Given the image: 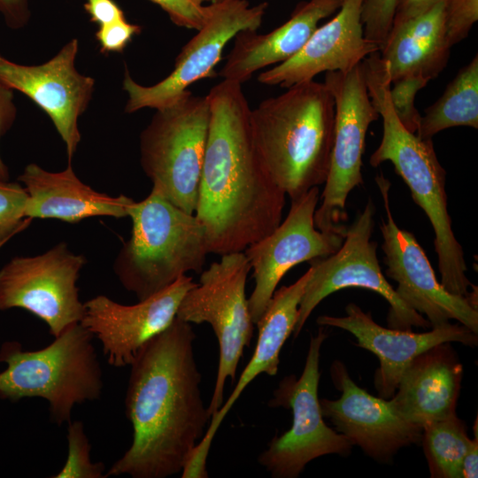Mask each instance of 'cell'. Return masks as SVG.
Instances as JSON below:
<instances>
[{"mask_svg":"<svg viewBox=\"0 0 478 478\" xmlns=\"http://www.w3.org/2000/svg\"><path fill=\"white\" fill-rule=\"evenodd\" d=\"M128 217L130 238L120 251L113 270L121 285L144 300L172 285L188 272L202 273L209 254L204 229L186 212L151 189L134 202Z\"/></svg>","mask_w":478,"mask_h":478,"instance_id":"obj_4","label":"cell"},{"mask_svg":"<svg viewBox=\"0 0 478 478\" xmlns=\"http://www.w3.org/2000/svg\"><path fill=\"white\" fill-rule=\"evenodd\" d=\"M343 2L309 0L299 4L290 18L271 32L240 31L218 75L243 84L257 71L289 59L308 42L319 22L339 10Z\"/></svg>","mask_w":478,"mask_h":478,"instance_id":"obj_23","label":"cell"},{"mask_svg":"<svg viewBox=\"0 0 478 478\" xmlns=\"http://www.w3.org/2000/svg\"><path fill=\"white\" fill-rule=\"evenodd\" d=\"M462 375L450 343L437 344L410 363L390 400L405 420L422 428L456 414Z\"/></svg>","mask_w":478,"mask_h":478,"instance_id":"obj_22","label":"cell"},{"mask_svg":"<svg viewBox=\"0 0 478 478\" xmlns=\"http://www.w3.org/2000/svg\"><path fill=\"white\" fill-rule=\"evenodd\" d=\"M330 374L342 394L336 400L320 399L321 412L352 445L386 462L401 448L420 443L422 428L405 420L390 399L358 387L342 362L332 364Z\"/></svg>","mask_w":478,"mask_h":478,"instance_id":"obj_18","label":"cell"},{"mask_svg":"<svg viewBox=\"0 0 478 478\" xmlns=\"http://www.w3.org/2000/svg\"><path fill=\"white\" fill-rule=\"evenodd\" d=\"M27 193L25 217L56 219L75 223L87 218L128 217L135 202L120 195L100 193L82 182L71 163L61 172H49L36 164L27 165L18 178Z\"/></svg>","mask_w":478,"mask_h":478,"instance_id":"obj_24","label":"cell"},{"mask_svg":"<svg viewBox=\"0 0 478 478\" xmlns=\"http://www.w3.org/2000/svg\"><path fill=\"white\" fill-rule=\"evenodd\" d=\"M140 33V26L123 19L99 27L96 38L102 53L122 52L133 37Z\"/></svg>","mask_w":478,"mask_h":478,"instance_id":"obj_34","label":"cell"},{"mask_svg":"<svg viewBox=\"0 0 478 478\" xmlns=\"http://www.w3.org/2000/svg\"><path fill=\"white\" fill-rule=\"evenodd\" d=\"M78 40L67 42L39 66L12 62L0 55V84L29 97L51 120L71 163L81 141L78 119L91 99L95 81L75 67Z\"/></svg>","mask_w":478,"mask_h":478,"instance_id":"obj_16","label":"cell"},{"mask_svg":"<svg viewBox=\"0 0 478 478\" xmlns=\"http://www.w3.org/2000/svg\"><path fill=\"white\" fill-rule=\"evenodd\" d=\"M445 4L441 0L427 12L392 26L380 50L391 82L412 74L430 81L446 66L451 47L444 33Z\"/></svg>","mask_w":478,"mask_h":478,"instance_id":"obj_25","label":"cell"},{"mask_svg":"<svg viewBox=\"0 0 478 478\" xmlns=\"http://www.w3.org/2000/svg\"><path fill=\"white\" fill-rule=\"evenodd\" d=\"M197 283L183 274L162 291L131 305L96 296L83 303L80 323L100 342L108 364L130 366L143 345L173 322L182 297Z\"/></svg>","mask_w":478,"mask_h":478,"instance_id":"obj_17","label":"cell"},{"mask_svg":"<svg viewBox=\"0 0 478 478\" xmlns=\"http://www.w3.org/2000/svg\"><path fill=\"white\" fill-rule=\"evenodd\" d=\"M324 84L335 101L334 142L314 224L320 231L333 232L346 228V200L363 183L366 135L380 115L368 96L362 62L346 72H326Z\"/></svg>","mask_w":478,"mask_h":478,"instance_id":"obj_11","label":"cell"},{"mask_svg":"<svg viewBox=\"0 0 478 478\" xmlns=\"http://www.w3.org/2000/svg\"><path fill=\"white\" fill-rule=\"evenodd\" d=\"M209 131L195 215L209 253L243 251L281 222L286 194L256 151L242 84L223 80L206 95Z\"/></svg>","mask_w":478,"mask_h":478,"instance_id":"obj_2","label":"cell"},{"mask_svg":"<svg viewBox=\"0 0 478 478\" xmlns=\"http://www.w3.org/2000/svg\"><path fill=\"white\" fill-rule=\"evenodd\" d=\"M250 263L243 253L221 255L202 271L199 282L182 297L176 318L188 323H208L219 343V364L213 393L207 406L212 417L222 405L224 388L235 382L239 361L251 342L254 326L245 294Z\"/></svg>","mask_w":478,"mask_h":478,"instance_id":"obj_8","label":"cell"},{"mask_svg":"<svg viewBox=\"0 0 478 478\" xmlns=\"http://www.w3.org/2000/svg\"><path fill=\"white\" fill-rule=\"evenodd\" d=\"M342 317L321 315L316 322L321 327H335L350 332L358 343L377 356L380 367L375 372L374 386L381 397L391 398L396 393L399 380L410 363L420 353L443 343L456 342L467 346H476L477 334L462 324H446L432 328L424 333L412 330L386 328L376 323L370 312L350 303Z\"/></svg>","mask_w":478,"mask_h":478,"instance_id":"obj_19","label":"cell"},{"mask_svg":"<svg viewBox=\"0 0 478 478\" xmlns=\"http://www.w3.org/2000/svg\"><path fill=\"white\" fill-rule=\"evenodd\" d=\"M16 117L13 91L0 84V138L10 129ZM0 180L9 181V171L0 156Z\"/></svg>","mask_w":478,"mask_h":478,"instance_id":"obj_36","label":"cell"},{"mask_svg":"<svg viewBox=\"0 0 478 478\" xmlns=\"http://www.w3.org/2000/svg\"><path fill=\"white\" fill-rule=\"evenodd\" d=\"M84 9L90 21L99 27L126 19L122 9L113 0H86Z\"/></svg>","mask_w":478,"mask_h":478,"instance_id":"obj_35","label":"cell"},{"mask_svg":"<svg viewBox=\"0 0 478 478\" xmlns=\"http://www.w3.org/2000/svg\"><path fill=\"white\" fill-rule=\"evenodd\" d=\"M328 337L323 327L312 336L299 378L284 377L269 400L271 407L291 409V428L274 436L259 454L258 463L274 478H296L312 460L328 454L348 455L352 443L323 420L318 388L320 348Z\"/></svg>","mask_w":478,"mask_h":478,"instance_id":"obj_9","label":"cell"},{"mask_svg":"<svg viewBox=\"0 0 478 478\" xmlns=\"http://www.w3.org/2000/svg\"><path fill=\"white\" fill-rule=\"evenodd\" d=\"M319 201L318 187L291 200L284 220L270 234L243 251L255 281L254 289L248 298L255 326L278 283L289 270L300 263L328 257L342 245L346 228L324 232L315 227L314 213Z\"/></svg>","mask_w":478,"mask_h":478,"instance_id":"obj_15","label":"cell"},{"mask_svg":"<svg viewBox=\"0 0 478 478\" xmlns=\"http://www.w3.org/2000/svg\"><path fill=\"white\" fill-rule=\"evenodd\" d=\"M252 141L275 184L296 199L327 179L335 128V101L324 82L287 88L251 110Z\"/></svg>","mask_w":478,"mask_h":478,"instance_id":"obj_3","label":"cell"},{"mask_svg":"<svg viewBox=\"0 0 478 478\" xmlns=\"http://www.w3.org/2000/svg\"><path fill=\"white\" fill-rule=\"evenodd\" d=\"M85 263L65 243L12 258L0 269V311L24 309L43 320L53 337L59 335L83 316L76 282Z\"/></svg>","mask_w":478,"mask_h":478,"instance_id":"obj_12","label":"cell"},{"mask_svg":"<svg viewBox=\"0 0 478 478\" xmlns=\"http://www.w3.org/2000/svg\"><path fill=\"white\" fill-rule=\"evenodd\" d=\"M420 443L431 477L462 478V463L472 439L456 414L425 424Z\"/></svg>","mask_w":478,"mask_h":478,"instance_id":"obj_27","label":"cell"},{"mask_svg":"<svg viewBox=\"0 0 478 478\" xmlns=\"http://www.w3.org/2000/svg\"><path fill=\"white\" fill-rule=\"evenodd\" d=\"M362 0H344L328 22L318 27L305 46L289 59L258 76L266 85L289 88L313 80L320 73L346 72L360 64L379 47L364 37Z\"/></svg>","mask_w":478,"mask_h":478,"instance_id":"obj_20","label":"cell"},{"mask_svg":"<svg viewBox=\"0 0 478 478\" xmlns=\"http://www.w3.org/2000/svg\"><path fill=\"white\" fill-rule=\"evenodd\" d=\"M0 15L11 28L25 27L31 17L29 0H0Z\"/></svg>","mask_w":478,"mask_h":478,"instance_id":"obj_37","label":"cell"},{"mask_svg":"<svg viewBox=\"0 0 478 478\" xmlns=\"http://www.w3.org/2000/svg\"><path fill=\"white\" fill-rule=\"evenodd\" d=\"M195 339L191 324L175 317L138 351L125 397L132 443L106 477L166 478L181 472L211 419L201 397Z\"/></svg>","mask_w":478,"mask_h":478,"instance_id":"obj_1","label":"cell"},{"mask_svg":"<svg viewBox=\"0 0 478 478\" xmlns=\"http://www.w3.org/2000/svg\"><path fill=\"white\" fill-rule=\"evenodd\" d=\"M27 193L19 182L0 180V243L24 230L31 219L25 217Z\"/></svg>","mask_w":478,"mask_h":478,"instance_id":"obj_29","label":"cell"},{"mask_svg":"<svg viewBox=\"0 0 478 478\" xmlns=\"http://www.w3.org/2000/svg\"><path fill=\"white\" fill-rule=\"evenodd\" d=\"M440 1L441 0H399L393 25L399 24L427 12Z\"/></svg>","mask_w":478,"mask_h":478,"instance_id":"obj_38","label":"cell"},{"mask_svg":"<svg viewBox=\"0 0 478 478\" xmlns=\"http://www.w3.org/2000/svg\"><path fill=\"white\" fill-rule=\"evenodd\" d=\"M312 274L310 268L294 283L275 290L261 318L257 322V344L249 363L242 372L232 393L220 408L211 417L204 436L189 452L184 464L185 471L193 476L207 474L206 459L216 432L227 412L244 389L258 374L270 376L278 372L280 352L286 340L293 334L298 306L306 283Z\"/></svg>","mask_w":478,"mask_h":478,"instance_id":"obj_21","label":"cell"},{"mask_svg":"<svg viewBox=\"0 0 478 478\" xmlns=\"http://www.w3.org/2000/svg\"><path fill=\"white\" fill-rule=\"evenodd\" d=\"M474 424V438L462 463V478H476L478 475V426Z\"/></svg>","mask_w":478,"mask_h":478,"instance_id":"obj_39","label":"cell"},{"mask_svg":"<svg viewBox=\"0 0 478 478\" xmlns=\"http://www.w3.org/2000/svg\"><path fill=\"white\" fill-rule=\"evenodd\" d=\"M478 19V0H446L444 33L450 47L465 39Z\"/></svg>","mask_w":478,"mask_h":478,"instance_id":"obj_32","label":"cell"},{"mask_svg":"<svg viewBox=\"0 0 478 478\" xmlns=\"http://www.w3.org/2000/svg\"><path fill=\"white\" fill-rule=\"evenodd\" d=\"M375 208L371 198L353 223L346 227L340 248L333 254L309 261L312 274L298 306L293 331L297 337L314 308L330 294L360 288L378 293L389 305L387 321L390 328L412 330L430 324L423 315L409 307L382 274L377 244L371 241Z\"/></svg>","mask_w":478,"mask_h":478,"instance_id":"obj_10","label":"cell"},{"mask_svg":"<svg viewBox=\"0 0 478 478\" xmlns=\"http://www.w3.org/2000/svg\"><path fill=\"white\" fill-rule=\"evenodd\" d=\"M370 99L382 118V140L370 157V165L377 167L385 161L392 163L431 223L441 284L452 294L468 296L473 284L466 274L467 266L462 246L451 227L446 171L436 157L432 139H421L404 127L394 112L389 86L374 88Z\"/></svg>","mask_w":478,"mask_h":478,"instance_id":"obj_6","label":"cell"},{"mask_svg":"<svg viewBox=\"0 0 478 478\" xmlns=\"http://www.w3.org/2000/svg\"><path fill=\"white\" fill-rule=\"evenodd\" d=\"M197 1L204 4V3L213 4V3L222 2V1H225V0H197Z\"/></svg>","mask_w":478,"mask_h":478,"instance_id":"obj_40","label":"cell"},{"mask_svg":"<svg viewBox=\"0 0 478 478\" xmlns=\"http://www.w3.org/2000/svg\"><path fill=\"white\" fill-rule=\"evenodd\" d=\"M7 242H1L0 243V249Z\"/></svg>","mask_w":478,"mask_h":478,"instance_id":"obj_41","label":"cell"},{"mask_svg":"<svg viewBox=\"0 0 478 478\" xmlns=\"http://www.w3.org/2000/svg\"><path fill=\"white\" fill-rule=\"evenodd\" d=\"M68 453L62 469L54 478H104L106 473L102 462L93 463L90 457L91 445L80 420L67 423Z\"/></svg>","mask_w":478,"mask_h":478,"instance_id":"obj_28","label":"cell"},{"mask_svg":"<svg viewBox=\"0 0 478 478\" xmlns=\"http://www.w3.org/2000/svg\"><path fill=\"white\" fill-rule=\"evenodd\" d=\"M267 5L264 2L251 6L247 0L211 4L209 18L182 47L173 71L165 79L152 86H143L137 83L126 69L123 80V89L128 95L126 112L168 105L184 95L191 84L214 76V68L227 43L242 30H257Z\"/></svg>","mask_w":478,"mask_h":478,"instance_id":"obj_13","label":"cell"},{"mask_svg":"<svg viewBox=\"0 0 478 478\" xmlns=\"http://www.w3.org/2000/svg\"><path fill=\"white\" fill-rule=\"evenodd\" d=\"M54 338L38 351H23L16 341L2 344L0 362L6 368L0 373V398H42L51 421L61 426L71 421L76 405L101 397L104 382L94 336L81 323Z\"/></svg>","mask_w":478,"mask_h":478,"instance_id":"obj_5","label":"cell"},{"mask_svg":"<svg viewBox=\"0 0 478 478\" xmlns=\"http://www.w3.org/2000/svg\"><path fill=\"white\" fill-rule=\"evenodd\" d=\"M210 123L207 96L189 90L156 109L140 135V162L152 188L195 214Z\"/></svg>","mask_w":478,"mask_h":478,"instance_id":"obj_7","label":"cell"},{"mask_svg":"<svg viewBox=\"0 0 478 478\" xmlns=\"http://www.w3.org/2000/svg\"><path fill=\"white\" fill-rule=\"evenodd\" d=\"M478 127V55L448 84L443 94L421 116L416 135L432 139L453 127Z\"/></svg>","mask_w":478,"mask_h":478,"instance_id":"obj_26","label":"cell"},{"mask_svg":"<svg viewBox=\"0 0 478 478\" xmlns=\"http://www.w3.org/2000/svg\"><path fill=\"white\" fill-rule=\"evenodd\" d=\"M168 15L173 24L199 29L212 12L211 4L204 5L197 0H150Z\"/></svg>","mask_w":478,"mask_h":478,"instance_id":"obj_33","label":"cell"},{"mask_svg":"<svg viewBox=\"0 0 478 478\" xmlns=\"http://www.w3.org/2000/svg\"><path fill=\"white\" fill-rule=\"evenodd\" d=\"M399 0H362L364 37L381 50L390 32Z\"/></svg>","mask_w":478,"mask_h":478,"instance_id":"obj_31","label":"cell"},{"mask_svg":"<svg viewBox=\"0 0 478 478\" xmlns=\"http://www.w3.org/2000/svg\"><path fill=\"white\" fill-rule=\"evenodd\" d=\"M429 81L420 74L406 75L391 84L389 96L395 113L404 127L416 134L421 115L414 105V98L419 90Z\"/></svg>","mask_w":478,"mask_h":478,"instance_id":"obj_30","label":"cell"},{"mask_svg":"<svg viewBox=\"0 0 478 478\" xmlns=\"http://www.w3.org/2000/svg\"><path fill=\"white\" fill-rule=\"evenodd\" d=\"M375 181L387 218L380 225L386 274L397 282L395 290L399 297L426 315L432 328L455 320L478 334L477 288L474 286L468 296L455 295L443 288L414 235L396 223L389 205V181L382 173Z\"/></svg>","mask_w":478,"mask_h":478,"instance_id":"obj_14","label":"cell"}]
</instances>
